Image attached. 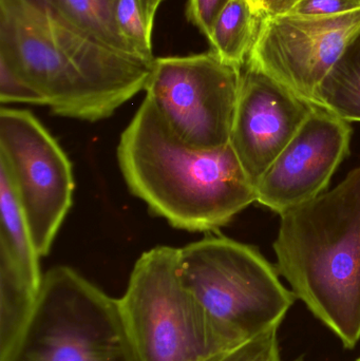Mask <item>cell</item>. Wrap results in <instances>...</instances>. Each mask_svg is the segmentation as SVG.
I'll use <instances>...</instances> for the list:
<instances>
[{
    "label": "cell",
    "instance_id": "obj_14",
    "mask_svg": "<svg viewBox=\"0 0 360 361\" xmlns=\"http://www.w3.org/2000/svg\"><path fill=\"white\" fill-rule=\"evenodd\" d=\"M262 18L247 0H230L207 37L211 50L222 61L242 69L255 44Z\"/></svg>",
    "mask_w": 360,
    "mask_h": 361
},
{
    "label": "cell",
    "instance_id": "obj_18",
    "mask_svg": "<svg viewBox=\"0 0 360 361\" xmlns=\"http://www.w3.org/2000/svg\"><path fill=\"white\" fill-rule=\"evenodd\" d=\"M0 102L2 105L25 103L46 106L42 95L2 61H0Z\"/></svg>",
    "mask_w": 360,
    "mask_h": 361
},
{
    "label": "cell",
    "instance_id": "obj_3",
    "mask_svg": "<svg viewBox=\"0 0 360 361\" xmlns=\"http://www.w3.org/2000/svg\"><path fill=\"white\" fill-rule=\"evenodd\" d=\"M277 271L296 298L352 350L360 341V166L281 214Z\"/></svg>",
    "mask_w": 360,
    "mask_h": 361
},
{
    "label": "cell",
    "instance_id": "obj_20",
    "mask_svg": "<svg viewBox=\"0 0 360 361\" xmlns=\"http://www.w3.org/2000/svg\"><path fill=\"white\" fill-rule=\"evenodd\" d=\"M360 8V0H299L291 11L302 16H333Z\"/></svg>",
    "mask_w": 360,
    "mask_h": 361
},
{
    "label": "cell",
    "instance_id": "obj_7",
    "mask_svg": "<svg viewBox=\"0 0 360 361\" xmlns=\"http://www.w3.org/2000/svg\"><path fill=\"white\" fill-rule=\"evenodd\" d=\"M242 69L213 51L154 59L146 97L170 130L200 149L230 145Z\"/></svg>",
    "mask_w": 360,
    "mask_h": 361
},
{
    "label": "cell",
    "instance_id": "obj_13",
    "mask_svg": "<svg viewBox=\"0 0 360 361\" xmlns=\"http://www.w3.org/2000/svg\"><path fill=\"white\" fill-rule=\"evenodd\" d=\"M315 105L347 122H360V31L319 85Z\"/></svg>",
    "mask_w": 360,
    "mask_h": 361
},
{
    "label": "cell",
    "instance_id": "obj_23",
    "mask_svg": "<svg viewBox=\"0 0 360 361\" xmlns=\"http://www.w3.org/2000/svg\"><path fill=\"white\" fill-rule=\"evenodd\" d=\"M146 1L148 2V4H149L150 8H152V10L154 11V12L156 13V10H158L159 6H161V4H162L164 0H146Z\"/></svg>",
    "mask_w": 360,
    "mask_h": 361
},
{
    "label": "cell",
    "instance_id": "obj_12",
    "mask_svg": "<svg viewBox=\"0 0 360 361\" xmlns=\"http://www.w3.org/2000/svg\"><path fill=\"white\" fill-rule=\"evenodd\" d=\"M0 252L42 286L39 258L18 193L6 167L0 163Z\"/></svg>",
    "mask_w": 360,
    "mask_h": 361
},
{
    "label": "cell",
    "instance_id": "obj_2",
    "mask_svg": "<svg viewBox=\"0 0 360 361\" xmlns=\"http://www.w3.org/2000/svg\"><path fill=\"white\" fill-rule=\"evenodd\" d=\"M118 161L129 190L175 228L217 231L257 202L232 146L188 145L147 99L120 135Z\"/></svg>",
    "mask_w": 360,
    "mask_h": 361
},
{
    "label": "cell",
    "instance_id": "obj_1",
    "mask_svg": "<svg viewBox=\"0 0 360 361\" xmlns=\"http://www.w3.org/2000/svg\"><path fill=\"white\" fill-rule=\"evenodd\" d=\"M0 61L53 114L97 122L145 90L152 63L106 46L46 0H0Z\"/></svg>",
    "mask_w": 360,
    "mask_h": 361
},
{
    "label": "cell",
    "instance_id": "obj_21",
    "mask_svg": "<svg viewBox=\"0 0 360 361\" xmlns=\"http://www.w3.org/2000/svg\"><path fill=\"white\" fill-rule=\"evenodd\" d=\"M298 1L299 0H268L264 16L287 14L293 10Z\"/></svg>",
    "mask_w": 360,
    "mask_h": 361
},
{
    "label": "cell",
    "instance_id": "obj_24",
    "mask_svg": "<svg viewBox=\"0 0 360 361\" xmlns=\"http://www.w3.org/2000/svg\"><path fill=\"white\" fill-rule=\"evenodd\" d=\"M247 1L249 2L253 10L255 11L257 14H259V13H258V0H247Z\"/></svg>",
    "mask_w": 360,
    "mask_h": 361
},
{
    "label": "cell",
    "instance_id": "obj_6",
    "mask_svg": "<svg viewBox=\"0 0 360 361\" xmlns=\"http://www.w3.org/2000/svg\"><path fill=\"white\" fill-rule=\"evenodd\" d=\"M179 254L171 246L144 252L118 299L141 361H203L232 349L182 283Z\"/></svg>",
    "mask_w": 360,
    "mask_h": 361
},
{
    "label": "cell",
    "instance_id": "obj_4",
    "mask_svg": "<svg viewBox=\"0 0 360 361\" xmlns=\"http://www.w3.org/2000/svg\"><path fill=\"white\" fill-rule=\"evenodd\" d=\"M178 269L230 348L280 326L297 299L257 248L224 235L180 248Z\"/></svg>",
    "mask_w": 360,
    "mask_h": 361
},
{
    "label": "cell",
    "instance_id": "obj_19",
    "mask_svg": "<svg viewBox=\"0 0 360 361\" xmlns=\"http://www.w3.org/2000/svg\"><path fill=\"white\" fill-rule=\"evenodd\" d=\"M230 2V0H188L186 16L207 38L220 13Z\"/></svg>",
    "mask_w": 360,
    "mask_h": 361
},
{
    "label": "cell",
    "instance_id": "obj_22",
    "mask_svg": "<svg viewBox=\"0 0 360 361\" xmlns=\"http://www.w3.org/2000/svg\"><path fill=\"white\" fill-rule=\"evenodd\" d=\"M268 4V0H258V13H259L261 16H264V12H266Z\"/></svg>",
    "mask_w": 360,
    "mask_h": 361
},
{
    "label": "cell",
    "instance_id": "obj_25",
    "mask_svg": "<svg viewBox=\"0 0 360 361\" xmlns=\"http://www.w3.org/2000/svg\"><path fill=\"white\" fill-rule=\"evenodd\" d=\"M356 361H360V357L359 358V360H357Z\"/></svg>",
    "mask_w": 360,
    "mask_h": 361
},
{
    "label": "cell",
    "instance_id": "obj_10",
    "mask_svg": "<svg viewBox=\"0 0 360 361\" xmlns=\"http://www.w3.org/2000/svg\"><path fill=\"white\" fill-rule=\"evenodd\" d=\"M351 137L350 123L315 105L256 184L258 203L281 216L323 195L350 154Z\"/></svg>",
    "mask_w": 360,
    "mask_h": 361
},
{
    "label": "cell",
    "instance_id": "obj_8",
    "mask_svg": "<svg viewBox=\"0 0 360 361\" xmlns=\"http://www.w3.org/2000/svg\"><path fill=\"white\" fill-rule=\"evenodd\" d=\"M0 163L12 177L38 255L46 256L71 208V163L31 112L6 107L0 110Z\"/></svg>",
    "mask_w": 360,
    "mask_h": 361
},
{
    "label": "cell",
    "instance_id": "obj_15",
    "mask_svg": "<svg viewBox=\"0 0 360 361\" xmlns=\"http://www.w3.org/2000/svg\"><path fill=\"white\" fill-rule=\"evenodd\" d=\"M78 29L106 46L137 57L120 35L114 18L116 0H46Z\"/></svg>",
    "mask_w": 360,
    "mask_h": 361
},
{
    "label": "cell",
    "instance_id": "obj_5",
    "mask_svg": "<svg viewBox=\"0 0 360 361\" xmlns=\"http://www.w3.org/2000/svg\"><path fill=\"white\" fill-rule=\"evenodd\" d=\"M0 361H141L112 298L68 267L42 277L35 307Z\"/></svg>",
    "mask_w": 360,
    "mask_h": 361
},
{
    "label": "cell",
    "instance_id": "obj_16",
    "mask_svg": "<svg viewBox=\"0 0 360 361\" xmlns=\"http://www.w3.org/2000/svg\"><path fill=\"white\" fill-rule=\"evenodd\" d=\"M156 12L146 0H116L114 18L120 35L143 61L152 63V30Z\"/></svg>",
    "mask_w": 360,
    "mask_h": 361
},
{
    "label": "cell",
    "instance_id": "obj_17",
    "mask_svg": "<svg viewBox=\"0 0 360 361\" xmlns=\"http://www.w3.org/2000/svg\"><path fill=\"white\" fill-rule=\"evenodd\" d=\"M279 326L271 329L240 345L203 361H285L280 353Z\"/></svg>",
    "mask_w": 360,
    "mask_h": 361
},
{
    "label": "cell",
    "instance_id": "obj_9",
    "mask_svg": "<svg viewBox=\"0 0 360 361\" xmlns=\"http://www.w3.org/2000/svg\"><path fill=\"white\" fill-rule=\"evenodd\" d=\"M360 31V8L333 16H264L245 65L315 104L319 85Z\"/></svg>",
    "mask_w": 360,
    "mask_h": 361
},
{
    "label": "cell",
    "instance_id": "obj_11",
    "mask_svg": "<svg viewBox=\"0 0 360 361\" xmlns=\"http://www.w3.org/2000/svg\"><path fill=\"white\" fill-rule=\"evenodd\" d=\"M314 106L268 74L245 65L230 145L255 186Z\"/></svg>",
    "mask_w": 360,
    "mask_h": 361
}]
</instances>
